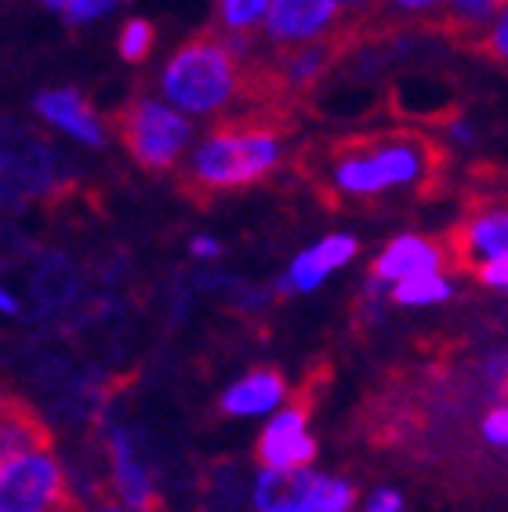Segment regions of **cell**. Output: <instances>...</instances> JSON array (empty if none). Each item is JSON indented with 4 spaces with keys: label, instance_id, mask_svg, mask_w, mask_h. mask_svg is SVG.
<instances>
[{
    "label": "cell",
    "instance_id": "f1b7e54d",
    "mask_svg": "<svg viewBox=\"0 0 508 512\" xmlns=\"http://www.w3.org/2000/svg\"><path fill=\"white\" fill-rule=\"evenodd\" d=\"M389 4L403 15H429V11L447 8V0H389Z\"/></svg>",
    "mask_w": 508,
    "mask_h": 512
},
{
    "label": "cell",
    "instance_id": "277c9868",
    "mask_svg": "<svg viewBox=\"0 0 508 512\" xmlns=\"http://www.w3.org/2000/svg\"><path fill=\"white\" fill-rule=\"evenodd\" d=\"M120 135H124L127 153L149 171H171L193 146V120L167 106L164 99L142 95L124 109L120 117Z\"/></svg>",
    "mask_w": 508,
    "mask_h": 512
},
{
    "label": "cell",
    "instance_id": "484cf974",
    "mask_svg": "<svg viewBox=\"0 0 508 512\" xmlns=\"http://www.w3.org/2000/svg\"><path fill=\"white\" fill-rule=\"evenodd\" d=\"M363 512H403V494L396 487H378V491L363 502Z\"/></svg>",
    "mask_w": 508,
    "mask_h": 512
},
{
    "label": "cell",
    "instance_id": "d6986e66",
    "mask_svg": "<svg viewBox=\"0 0 508 512\" xmlns=\"http://www.w3.org/2000/svg\"><path fill=\"white\" fill-rule=\"evenodd\" d=\"M269 0H218V22L225 33H254L262 26Z\"/></svg>",
    "mask_w": 508,
    "mask_h": 512
},
{
    "label": "cell",
    "instance_id": "603a6c76",
    "mask_svg": "<svg viewBox=\"0 0 508 512\" xmlns=\"http://www.w3.org/2000/svg\"><path fill=\"white\" fill-rule=\"evenodd\" d=\"M153 44H157V33H153V26L146 19H127L117 37L120 59L124 62H142L153 51Z\"/></svg>",
    "mask_w": 508,
    "mask_h": 512
},
{
    "label": "cell",
    "instance_id": "ba28073f",
    "mask_svg": "<svg viewBox=\"0 0 508 512\" xmlns=\"http://www.w3.org/2000/svg\"><path fill=\"white\" fill-rule=\"evenodd\" d=\"M316 436L309 433L305 407L284 404L265 418V429L258 436V462L265 469H305L316 462Z\"/></svg>",
    "mask_w": 508,
    "mask_h": 512
},
{
    "label": "cell",
    "instance_id": "52a82bcc",
    "mask_svg": "<svg viewBox=\"0 0 508 512\" xmlns=\"http://www.w3.org/2000/svg\"><path fill=\"white\" fill-rule=\"evenodd\" d=\"M338 22H342V11L334 0H269L258 30L265 33L269 44L291 51L323 40Z\"/></svg>",
    "mask_w": 508,
    "mask_h": 512
},
{
    "label": "cell",
    "instance_id": "44dd1931",
    "mask_svg": "<svg viewBox=\"0 0 508 512\" xmlns=\"http://www.w3.org/2000/svg\"><path fill=\"white\" fill-rule=\"evenodd\" d=\"M447 8L458 30H487L494 15L505 11V0H447Z\"/></svg>",
    "mask_w": 508,
    "mask_h": 512
},
{
    "label": "cell",
    "instance_id": "8992f818",
    "mask_svg": "<svg viewBox=\"0 0 508 512\" xmlns=\"http://www.w3.org/2000/svg\"><path fill=\"white\" fill-rule=\"evenodd\" d=\"M66 498V469L48 444L0 462V512H51L66 505Z\"/></svg>",
    "mask_w": 508,
    "mask_h": 512
},
{
    "label": "cell",
    "instance_id": "e0dca14e",
    "mask_svg": "<svg viewBox=\"0 0 508 512\" xmlns=\"http://www.w3.org/2000/svg\"><path fill=\"white\" fill-rule=\"evenodd\" d=\"M73 287H77V276H73V266L62 255H48L33 273V298L48 309L66 306L73 298Z\"/></svg>",
    "mask_w": 508,
    "mask_h": 512
},
{
    "label": "cell",
    "instance_id": "1f68e13d",
    "mask_svg": "<svg viewBox=\"0 0 508 512\" xmlns=\"http://www.w3.org/2000/svg\"><path fill=\"white\" fill-rule=\"evenodd\" d=\"M334 4H338V11H352V15H356V11H367L374 4V0H334Z\"/></svg>",
    "mask_w": 508,
    "mask_h": 512
},
{
    "label": "cell",
    "instance_id": "30bf717a",
    "mask_svg": "<svg viewBox=\"0 0 508 512\" xmlns=\"http://www.w3.org/2000/svg\"><path fill=\"white\" fill-rule=\"evenodd\" d=\"M356 255H360V240L349 233H327L323 240H316L291 258L287 273L276 280V291L280 295H313L327 276L345 269Z\"/></svg>",
    "mask_w": 508,
    "mask_h": 512
},
{
    "label": "cell",
    "instance_id": "7c38bea8",
    "mask_svg": "<svg viewBox=\"0 0 508 512\" xmlns=\"http://www.w3.org/2000/svg\"><path fill=\"white\" fill-rule=\"evenodd\" d=\"M450 258L436 240L418 237V233H403V237L389 240L381 247L378 262H374V280H381L385 287L400 284V280H411L421 273H436V269L447 266Z\"/></svg>",
    "mask_w": 508,
    "mask_h": 512
},
{
    "label": "cell",
    "instance_id": "836d02e7",
    "mask_svg": "<svg viewBox=\"0 0 508 512\" xmlns=\"http://www.w3.org/2000/svg\"><path fill=\"white\" fill-rule=\"evenodd\" d=\"M51 512H77V509H73V505L66 502V505H59V509H51Z\"/></svg>",
    "mask_w": 508,
    "mask_h": 512
},
{
    "label": "cell",
    "instance_id": "d4e9b609",
    "mask_svg": "<svg viewBox=\"0 0 508 512\" xmlns=\"http://www.w3.org/2000/svg\"><path fill=\"white\" fill-rule=\"evenodd\" d=\"M476 280L490 291H505L508 287V258H490V262H479L476 269Z\"/></svg>",
    "mask_w": 508,
    "mask_h": 512
},
{
    "label": "cell",
    "instance_id": "5b68a950",
    "mask_svg": "<svg viewBox=\"0 0 508 512\" xmlns=\"http://www.w3.org/2000/svg\"><path fill=\"white\" fill-rule=\"evenodd\" d=\"M62 182V157L26 131L22 124L0 120V204L22 207L48 197Z\"/></svg>",
    "mask_w": 508,
    "mask_h": 512
},
{
    "label": "cell",
    "instance_id": "9a60e30c",
    "mask_svg": "<svg viewBox=\"0 0 508 512\" xmlns=\"http://www.w3.org/2000/svg\"><path fill=\"white\" fill-rule=\"evenodd\" d=\"M458 258H465L472 269L490 258H508V215L505 207L490 204L479 207L458 229Z\"/></svg>",
    "mask_w": 508,
    "mask_h": 512
},
{
    "label": "cell",
    "instance_id": "cb8c5ba5",
    "mask_svg": "<svg viewBox=\"0 0 508 512\" xmlns=\"http://www.w3.org/2000/svg\"><path fill=\"white\" fill-rule=\"evenodd\" d=\"M479 433L487 440L490 447H505L508 444V407L505 404H494L487 414H483V422H479Z\"/></svg>",
    "mask_w": 508,
    "mask_h": 512
},
{
    "label": "cell",
    "instance_id": "4fadbf2b",
    "mask_svg": "<svg viewBox=\"0 0 508 512\" xmlns=\"http://www.w3.org/2000/svg\"><path fill=\"white\" fill-rule=\"evenodd\" d=\"M323 473L316 465L305 469H258L251 487V502L258 512H302L316 494Z\"/></svg>",
    "mask_w": 508,
    "mask_h": 512
},
{
    "label": "cell",
    "instance_id": "9c48e42d",
    "mask_svg": "<svg viewBox=\"0 0 508 512\" xmlns=\"http://www.w3.org/2000/svg\"><path fill=\"white\" fill-rule=\"evenodd\" d=\"M109 447V483H113V498L127 509L153 512L157 505V480L149 473L146 458L138 451V440L131 429L113 425L106 436Z\"/></svg>",
    "mask_w": 508,
    "mask_h": 512
},
{
    "label": "cell",
    "instance_id": "8fae6325",
    "mask_svg": "<svg viewBox=\"0 0 508 512\" xmlns=\"http://www.w3.org/2000/svg\"><path fill=\"white\" fill-rule=\"evenodd\" d=\"M33 109H37V117L55 128L59 135L73 138L80 146L88 149H102L106 146V124L98 120V113L91 109V102L73 88H48L40 91L37 99H33Z\"/></svg>",
    "mask_w": 508,
    "mask_h": 512
},
{
    "label": "cell",
    "instance_id": "83f0119b",
    "mask_svg": "<svg viewBox=\"0 0 508 512\" xmlns=\"http://www.w3.org/2000/svg\"><path fill=\"white\" fill-rule=\"evenodd\" d=\"M189 255L200 258V262H211V258L222 255V244H218V240L211 237V233H200V237L189 240Z\"/></svg>",
    "mask_w": 508,
    "mask_h": 512
},
{
    "label": "cell",
    "instance_id": "4316f807",
    "mask_svg": "<svg viewBox=\"0 0 508 512\" xmlns=\"http://www.w3.org/2000/svg\"><path fill=\"white\" fill-rule=\"evenodd\" d=\"M487 51L494 55V59H505V51H508V15L505 11L494 15V22L487 26Z\"/></svg>",
    "mask_w": 508,
    "mask_h": 512
},
{
    "label": "cell",
    "instance_id": "ffe728a7",
    "mask_svg": "<svg viewBox=\"0 0 508 512\" xmlns=\"http://www.w3.org/2000/svg\"><path fill=\"white\" fill-rule=\"evenodd\" d=\"M352 505H356V487H352L349 480H342V476L323 473L320 487H316V494L305 502L302 512H352Z\"/></svg>",
    "mask_w": 508,
    "mask_h": 512
},
{
    "label": "cell",
    "instance_id": "f546056e",
    "mask_svg": "<svg viewBox=\"0 0 508 512\" xmlns=\"http://www.w3.org/2000/svg\"><path fill=\"white\" fill-rule=\"evenodd\" d=\"M447 138L450 142H458V146H472V142H476V128H472L465 117H450L447 120Z\"/></svg>",
    "mask_w": 508,
    "mask_h": 512
},
{
    "label": "cell",
    "instance_id": "2e32d148",
    "mask_svg": "<svg viewBox=\"0 0 508 512\" xmlns=\"http://www.w3.org/2000/svg\"><path fill=\"white\" fill-rule=\"evenodd\" d=\"M389 295L396 306L429 309V306H440V302H447V298L454 295V280H450L443 269H436V273H421V276H411V280L392 284Z\"/></svg>",
    "mask_w": 508,
    "mask_h": 512
},
{
    "label": "cell",
    "instance_id": "7402d4cb",
    "mask_svg": "<svg viewBox=\"0 0 508 512\" xmlns=\"http://www.w3.org/2000/svg\"><path fill=\"white\" fill-rule=\"evenodd\" d=\"M51 11H59L69 26H84V22L106 19L109 11L127 4V0H44Z\"/></svg>",
    "mask_w": 508,
    "mask_h": 512
},
{
    "label": "cell",
    "instance_id": "5bb4252c",
    "mask_svg": "<svg viewBox=\"0 0 508 512\" xmlns=\"http://www.w3.org/2000/svg\"><path fill=\"white\" fill-rule=\"evenodd\" d=\"M287 404V382L273 367H258L251 375L236 378L222 393V411L233 418H269L276 407Z\"/></svg>",
    "mask_w": 508,
    "mask_h": 512
},
{
    "label": "cell",
    "instance_id": "3957f363",
    "mask_svg": "<svg viewBox=\"0 0 508 512\" xmlns=\"http://www.w3.org/2000/svg\"><path fill=\"white\" fill-rule=\"evenodd\" d=\"M244 91V69L218 37H196L167 59L160 73V99L178 113L218 117Z\"/></svg>",
    "mask_w": 508,
    "mask_h": 512
},
{
    "label": "cell",
    "instance_id": "6da1fadb",
    "mask_svg": "<svg viewBox=\"0 0 508 512\" xmlns=\"http://www.w3.org/2000/svg\"><path fill=\"white\" fill-rule=\"evenodd\" d=\"M436 168V153L425 138L381 135L356 138L342 146L327 164V178L338 197L371 200L392 189L421 186V178Z\"/></svg>",
    "mask_w": 508,
    "mask_h": 512
},
{
    "label": "cell",
    "instance_id": "4dcf8cb0",
    "mask_svg": "<svg viewBox=\"0 0 508 512\" xmlns=\"http://www.w3.org/2000/svg\"><path fill=\"white\" fill-rule=\"evenodd\" d=\"M19 313H22V302L11 295L8 287L0 284V316H19Z\"/></svg>",
    "mask_w": 508,
    "mask_h": 512
},
{
    "label": "cell",
    "instance_id": "7a4b0ae2",
    "mask_svg": "<svg viewBox=\"0 0 508 512\" xmlns=\"http://www.w3.org/2000/svg\"><path fill=\"white\" fill-rule=\"evenodd\" d=\"M284 160V138L269 124H229L189 146L186 186L196 193H225L269 178Z\"/></svg>",
    "mask_w": 508,
    "mask_h": 512
},
{
    "label": "cell",
    "instance_id": "d6a6232c",
    "mask_svg": "<svg viewBox=\"0 0 508 512\" xmlns=\"http://www.w3.org/2000/svg\"><path fill=\"white\" fill-rule=\"evenodd\" d=\"M91 512H138V509H127V505H120V502H102V505H95Z\"/></svg>",
    "mask_w": 508,
    "mask_h": 512
},
{
    "label": "cell",
    "instance_id": "ac0fdd59",
    "mask_svg": "<svg viewBox=\"0 0 508 512\" xmlns=\"http://www.w3.org/2000/svg\"><path fill=\"white\" fill-rule=\"evenodd\" d=\"M334 59V48L327 40H313V44H302V48H291L284 59V84L291 88H309L327 73Z\"/></svg>",
    "mask_w": 508,
    "mask_h": 512
}]
</instances>
